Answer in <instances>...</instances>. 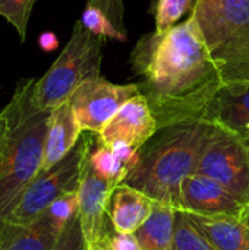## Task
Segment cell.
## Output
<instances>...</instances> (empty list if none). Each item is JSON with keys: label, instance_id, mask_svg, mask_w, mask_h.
<instances>
[{"label": "cell", "instance_id": "23", "mask_svg": "<svg viewBox=\"0 0 249 250\" xmlns=\"http://www.w3.org/2000/svg\"><path fill=\"white\" fill-rule=\"evenodd\" d=\"M53 250H87V242L81 229L78 214L65 226Z\"/></svg>", "mask_w": 249, "mask_h": 250}, {"label": "cell", "instance_id": "28", "mask_svg": "<svg viewBox=\"0 0 249 250\" xmlns=\"http://www.w3.org/2000/svg\"><path fill=\"white\" fill-rule=\"evenodd\" d=\"M4 144H6V122H4L3 116L0 114V163H1V158H3Z\"/></svg>", "mask_w": 249, "mask_h": 250}, {"label": "cell", "instance_id": "25", "mask_svg": "<svg viewBox=\"0 0 249 250\" xmlns=\"http://www.w3.org/2000/svg\"><path fill=\"white\" fill-rule=\"evenodd\" d=\"M109 250H142L134 234H122L114 231V234H107Z\"/></svg>", "mask_w": 249, "mask_h": 250}, {"label": "cell", "instance_id": "2", "mask_svg": "<svg viewBox=\"0 0 249 250\" xmlns=\"http://www.w3.org/2000/svg\"><path fill=\"white\" fill-rule=\"evenodd\" d=\"M35 81L18 83L10 101L0 111L6 122V144L0 163V220L13 212L43 168L51 110L38 104Z\"/></svg>", "mask_w": 249, "mask_h": 250}, {"label": "cell", "instance_id": "17", "mask_svg": "<svg viewBox=\"0 0 249 250\" xmlns=\"http://www.w3.org/2000/svg\"><path fill=\"white\" fill-rule=\"evenodd\" d=\"M176 208L157 202L148 220L134 233L142 250H172Z\"/></svg>", "mask_w": 249, "mask_h": 250}, {"label": "cell", "instance_id": "21", "mask_svg": "<svg viewBox=\"0 0 249 250\" xmlns=\"http://www.w3.org/2000/svg\"><path fill=\"white\" fill-rule=\"evenodd\" d=\"M35 0H0V15L13 25L19 34V40L23 41L26 37L28 22Z\"/></svg>", "mask_w": 249, "mask_h": 250}, {"label": "cell", "instance_id": "16", "mask_svg": "<svg viewBox=\"0 0 249 250\" xmlns=\"http://www.w3.org/2000/svg\"><path fill=\"white\" fill-rule=\"evenodd\" d=\"M189 215L216 250H249V226L247 217Z\"/></svg>", "mask_w": 249, "mask_h": 250}, {"label": "cell", "instance_id": "5", "mask_svg": "<svg viewBox=\"0 0 249 250\" xmlns=\"http://www.w3.org/2000/svg\"><path fill=\"white\" fill-rule=\"evenodd\" d=\"M106 38L90 32L81 21L51 67L35 81V98L43 108L54 110L69 101L75 89L100 76Z\"/></svg>", "mask_w": 249, "mask_h": 250}, {"label": "cell", "instance_id": "11", "mask_svg": "<svg viewBox=\"0 0 249 250\" xmlns=\"http://www.w3.org/2000/svg\"><path fill=\"white\" fill-rule=\"evenodd\" d=\"M158 130L147 98L139 92L126 101L97 135L106 145L125 144L139 151Z\"/></svg>", "mask_w": 249, "mask_h": 250}, {"label": "cell", "instance_id": "4", "mask_svg": "<svg viewBox=\"0 0 249 250\" xmlns=\"http://www.w3.org/2000/svg\"><path fill=\"white\" fill-rule=\"evenodd\" d=\"M192 13L223 83H249V0H195Z\"/></svg>", "mask_w": 249, "mask_h": 250}, {"label": "cell", "instance_id": "18", "mask_svg": "<svg viewBox=\"0 0 249 250\" xmlns=\"http://www.w3.org/2000/svg\"><path fill=\"white\" fill-rule=\"evenodd\" d=\"M172 250H216L192 217L178 209Z\"/></svg>", "mask_w": 249, "mask_h": 250}, {"label": "cell", "instance_id": "14", "mask_svg": "<svg viewBox=\"0 0 249 250\" xmlns=\"http://www.w3.org/2000/svg\"><path fill=\"white\" fill-rule=\"evenodd\" d=\"M156 201L141 190L125 183L119 185L109 204V218L113 230L122 234H134L151 215Z\"/></svg>", "mask_w": 249, "mask_h": 250}, {"label": "cell", "instance_id": "8", "mask_svg": "<svg viewBox=\"0 0 249 250\" xmlns=\"http://www.w3.org/2000/svg\"><path fill=\"white\" fill-rule=\"evenodd\" d=\"M138 94V83L117 85L100 75L81 83L69 103L81 129L98 135L120 107Z\"/></svg>", "mask_w": 249, "mask_h": 250}, {"label": "cell", "instance_id": "9", "mask_svg": "<svg viewBox=\"0 0 249 250\" xmlns=\"http://www.w3.org/2000/svg\"><path fill=\"white\" fill-rule=\"evenodd\" d=\"M178 209L208 217H247L249 204L241 201L214 179L195 171L182 182Z\"/></svg>", "mask_w": 249, "mask_h": 250}, {"label": "cell", "instance_id": "7", "mask_svg": "<svg viewBox=\"0 0 249 250\" xmlns=\"http://www.w3.org/2000/svg\"><path fill=\"white\" fill-rule=\"evenodd\" d=\"M197 173L214 179L249 204V146L241 136L214 125L201 152Z\"/></svg>", "mask_w": 249, "mask_h": 250}, {"label": "cell", "instance_id": "26", "mask_svg": "<svg viewBox=\"0 0 249 250\" xmlns=\"http://www.w3.org/2000/svg\"><path fill=\"white\" fill-rule=\"evenodd\" d=\"M38 44H40V47L44 51H53V50L57 48L59 41H57L56 34H53V32H43L40 35V38H38Z\"/></svg>", "mask_w": 249, "mask_h": 250}, {"label": "cell", "instance_id": "15", "mask_svg": "<svg viewBox=\"0 0 249 250\" xmlns=\"http://www.w3.org/2000/svg\"><path fill=\"white\" fill-rule=\"evenodd\" d=\"M82 133L69 101L51 110L41 170H48L63 160L76 146Z\"/></svg>", "mask_w": 249, "mask_h": 250}, {"label": "cell", "instance_id": "6", "mask_svg": "<svg viewBox=\"0 0 249 250\" xmlns=\"http://www.w3.org/2000/svg\"><path fill=\"white\" fill-rule=\"evenodd\" d=\"M91 133L85 132L76 146L48 170H41L22 195L13 212L4 218L18 224H28L44 214V211L60 196L79 189L82 164L88 151Z\"/></svg>", "mask_w": 249, "mask_h": 250}, {"label": "cell", "instance_id": "29", "mask_svg": "<svg viewBox=\"0 0 249 250\" xmlns=\"http://www.w3.org/2000/svg\"><path fill=\"white\" fill-rule=\"evenodd\" d=\"M244 141L247 142V145H248V146H249V138H247V139H244Z\"/></svg>", "mask_w": 249, "mask_h": 250}, {"label": "cell", "instance_id": "10", "mask_svg": "<svg viewBox=\"0 0 249 250\" xmlns=\"http://www.w3.org/2000/svg\"><path fill=\"white\" fill-rule=\"evenodd\" d=\"M116 188L92 170L85 155L78 189V218L87 245H92L107 233L109 204Z\"/></svg>", "mask_w": 249, "mask_h": 250}, {"label": "cell", "instance_id": "22", "mask_svg": "<svg viewBox=\"0 0 249 250\" xmlns=\"http://www.w3.org/2000/svg\"><path fill=\"white\" fill-rule=\"evenodd\" d=\"M79 199H78V190L69 192L60 198H57L44 212L53 220V223L59 229H65V226L78 214Z\"/></svg>", "mask_w": 249, "mask_h": 250}, {"label": "cell", "instance_id": "12", "mask_svg": "<svg viewBox=\"0 0 249 250\" xmlns=\"http://www.w3.org/2000/svg\"><path fill=\"white\" fill-rule=\"evenodd\" d=\"M203 120L242 139L249 138V83L225 85L213 98Z\"/></svg>", "mask_w": 249, "mask_h": 250}, {"label": "cell", "instance_id": "20", "mask_svg": "<svg viewBox=\"0 0 249 250\" xmlns=\"http://www.w3.org/2000/svg\"><path fill=\"white\" fill-rule=\"evenodd\" d=\"M79 21L82 22V25L90 32H92L98 37H103L106 40L107 38H112L116 41H126L128 40V34H123L122 31H119L113 25V22L104 15V12L95 6L87 4Z\"/></svg>", "mask_w": 249, "mask_h": 250}, {"label": "cell", "instance_id": "13", "mask_svg": "<svg viewBox=\"0 0 249 250\" xmlns=\"http://www.w3.org/2000/svg\"><path fill=\"white\" fill-rule=\"evenodd\" d=\"M60 233L45 212L28 224L0 220V250H53Z\"/></svg>", "mask_w": 249, "mask_h": 250}, {"label": "cell", "instance_id": "30", "mask_svg": "<svg viewBox=\"0 0 249 250\" xmlns=\"http://www.w3.org/2000/svg\"><path fill=\"white\" fill-rule=\"evenodd\" d=\"M247 221H248V226H249V212H248V215H247Z\"/></svg>", "mask_w": 249, "mask_h": 250}, {"label": "cell", "instance_id": "24", "mask_svg": "<svg viewBox=\"0 0 249 250\" xmlns=\"http://www.w3.org/2000/svg\"><path fill=\"white\" fill-rule=\"evenodd\" d=\"M87 4L95 6L100 10L104 12V15L113 22V25L122 31L123 34L126 32L125 26V4L123 0H88Z\"/></svg>", "mask_w": 249, "mask_h": 250}, {"label": "cell", "instance_id": "19", "mask_svg": "<svg viewBox=\"0 0 249 250\" xmlns=\"http://www.w3.org/2000/svg\"><path fill=\"white\" fill-rule=\"evenodd\" d=\"M192 0H156L154 19L157 34H166L178 25V21L192 12Z\"/></svg>", "mask_w": 249, "mask_h": 250}, {"label": "cell", "instance_id": "27", "mask_svg": "<svg viewBox=\"0 0 249 250\" xmlns=\"http://www.w3.org/2000/svg\"><path fill=\"white\" fill-rule=\"evenodd\" d=\"M107 234L106 233L101 239L94 242L92 245H87V250H109V243H107Z\"/></svg>", "mask_w": 249, "mask_h": 250}, {"label": "cell", "instance_id": "3", "mask_svg": "<svg viewBox=\"0 0 249 250\" xmlns=\"http://www.w3.org/2000/svg\"><path fill=\"white\" fill-rule=\"evenodd\" d=\"M213 129L207 120L158 129L139 149L138 163L123 183L178 209L182 182L197 171Z\"/></svg>", "mask_w": 249, "mask_h": 250}, {"label": "cell", "instance_id": "1", "mask_svg": "<svg viewBox=\"0 0 249 250\" xmlns=\"http://www.w3.org/2000/svg\"><path fill=\"white\" fill-rule=\"evenodd\" d=\"M131 64L158 129L203 120L225 86L192 12L166 34L141 37Z\"/></svg>", "mask_w": 249, "mask_h": 250}]
</instances>
